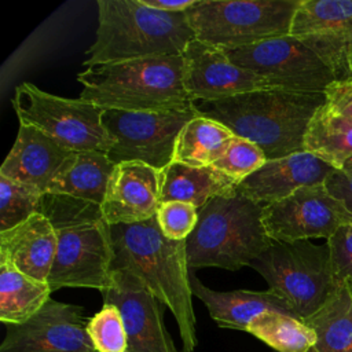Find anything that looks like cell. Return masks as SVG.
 Listing matches in <instances>:
<instances>
[{
	"instance_id": "obj_1",
	"label": "cell",
	"mask_w": 352,
	"mask_h": 352,
	"mask_svg": "<svg viewBox=\"0 0 352 352\" xmlns=\"http://www.w3.org/2000/svg\"><path fill=\"white\" fill-rule=\"evenodd\" d=\"M111 270L136 275L176 319L183 352L197 346L195 315L187 264L186 241L168 239L157 217L133 224L110 226Z\"/></svg>"
},
{
	"instance_id": "obj_2",
	"label": "cell",
	"mask_w": 352,
	"mask_h": 352,
	"mask_svg": "<svg viewBox=\"0 0 352 352\" xmlns=\"http://www.w3.org/2000/svg\"><path fill=\"white\" fill-rule=\"evenodd\" d=\"M324 103V92L270 88L195 106L201 116L254 143L267 160H276L304 151L309 122Z\"/></svg>"
},
{
	"instance_id": "obj_3",
	"label": "cell",
	"mask_w": 352,
	"mask_h": 352,
	"mask_svg": "<svg viewBox=\"0 0 352 352\" xmlns=\"http://www.w3.org/2000/svg\"><path fill=\"white\" fill-rule=\"evenodd\" d=\"M37 212L51 221L56 234V254L47 282L51 290L89 287L104 292L111 278L113 241L100 205L44 194Z\"/></svg>"
},
{
	"instance_id": "obj_4",
	"label": "cell",
	"mask_w": 352,
	"mask_h": 352,
	"mask_svg": "<svg viewBox=\"0 0 352 352\" xmlns=\"http://www.w3.org/2000/svg\"><path fill=\"white\" fill-rule=\"evenodd\" d=\"M98 29L84 66L183 55L195 38L186 12H164L142 0H98Z\"/></svg>"
},
{
	"instance_id": "obj_5",
	"label": "cell",
	"mask_w": 352,
	"mask_h": 352,
	"mask_svg": "<svg viewBox=\"0 0 352 352\" xmlns=\"http://www.w3.org/2000/svg\"><path fill=\"white\" fill-rule=\"evenodd\" d=\"M80 98L100 109L122 111L187 110L183 56H150L94 65L77 74Z\"/></svg>"
},
{
	"instance_id": "obj_6",
	"label": "cell",
	"mask_w": 352,
	"mask_h": 352,
	"mask_svg": "<svg viewBox=\"0 0 352 352\" xmlns=\"http://www.w3.org/2000/svg\"><path fill=\"white\" fill-rule=\"evenodd\" d=\"M263 208L238 188L213 197L198 209L197 226L186 239L188 268L236 271L250 265L272 243L263 224Z\"/></svg>"
},
{
	"instance_id": "obj_7",
	"label": "cell",
	"mask_w": 352,
	"mask_h": 352,
	"mask_svg": "<svg viewBox=\"0 0 352 352\" xmlns=\"http://www.w3.org/2000/svg\"><path fill=\"white\" fill-rule=\"evenodd\" d=\"M268 283V290L283 298L298 319L319 311L341 286L337 283L327 243L309 239L275 242L250 265Z\"/></svg>"
},
{
	"instance_id": "obj_8",
	"label": "cell",
	"mask_w": 352,
	"mask_h": 352,
	"mask_svg": "<svg viewBox=\"0 0 352 352\" xmlns=\"http://www.w3.org/2000/svg\"><path fill=\"white\" fill-rule=\"evenodd\" d=\"M301 0H198L186 12L197 40L236 50L290 34Z\"/></svg>"
},
{
	"instance_id": "obj_9",
	"label": "cell",
	"mask_w": 352,
	"mask_h": 352,
	"mask_svg": "<svg viewBox=\"0 0 352 352\" xmlns=\"http://www.w3.org/2000/svg\"><path fill=\"white\" fill-rule=\"evenodd\" d=\"M12 107L19 124L40 129L69 151L107 154L116 143L102 124L103 109L81 98H62L22 82L15 88Z\"/></svg>"
},
{
	"instance_id": "obj_10",
	"label": "cell",
	"mask_w": 352,
	"mask_h": 352,
	"mask_svg": "<svg viewBox=\"0 0 352 352\" xmlns=\"http://www.w3.org/2000/svg\"><path fill=\"white\" fill-rule=\"evenodd\" d=\"M197 116L195 103L187 110L168 111L103 109L102 124L116 142L107 155L114 164L139 161L162 170L173 161L183 126Z\"/></svg>"
},
{
	"instance_id": "obj_11",
	"label": "cell",
	"mask_w": 352,
	"mask_h": 352,
	"mask_svg": "<svg viewBox=\"0 0 352 352\" xmlns=\"http://www.w3.org/2000/svg\"><path fill=\"white\" fill-rule=\"evenodd\" d=\"M224 51L231 62L265 78L272 88L324 92L336 81L331 69L290 34Z\"/></svg>"
},
{
	"instance_id": "obj_12",
	"label": "cell",
	"mask_w": 352,
	"mask_h": 352,
	"mask_svg": "<svg viewBox=\"0 0 352 352\" xmlns=\"http://www.w3.org/2000/svg\"><path fill=\"white\" fill-rule=\"evenodd\" d=\"M351 221V213L324 184L301 187L263 208L264 228L275 242L329 239L341 226Z\"/></svg>"
},
{
	"instance_id": "obj_13",
	"label": "cell",
	"mask_w": 352,
	"mask_h": 352,
	"mask_svg": "<svg viewBox=\"0 0 352 352\" xmlns=\"http://www.w3.org/2000/svg\"><path fill=\"white\" fill-rule=\"evenodd\" d=\"M290 36L312 50L336 81L352 78V0H301Z\"/></svg>"
},
{
	"instance_id": "obj_14",
	"label": "cell",
	"mask_w": 352,
	"mask_h": 352,
	"mask_svg": "<svg viewBox=\"0 0 352 352\" xmlns=\"http://www.w3.org/2000/svg\"><path fill=\"white\" fill-rule=\"evenodd\" d=\"M82 307L50 298L30 319L6 324L0 352H98Z\"/></svg>"
},
{
	"instance_id": "obj_15",
	"label": "cell",
	"mask_w": 352,
	"mask_h": 352,
	"mask_svg": "<svg viewBox=\"0 0 352 352\" xmlns=\"http://www.w3.org/2000/svg\"><path fill=\"white\" fill-rule=\"evenodd\" d=\"M103 304L118 308L126 333V352H179L165 326L162 302L132 272L111 270Z\"/></svg>"
},
{
	"instance_id": "obj_16",
	"label": "cell",
	"mask_w": 352,
	"mask_h": 352,
	"mask_svg": "<svg viewBox=\"0 0 352 352\" xmlns=\"http://www.w3.org/2000/svg\"><path fill=\"white\" fill-rule=\"evenodd\" d=\"M182 56L184 88L192 103L272 88L265 78L231 62L223 48L197 38L190 41Z\"/></svg>"
},
{
	"instance_id": "obj_17",
	"label": "cell",
	"mask_w": 352,
	"mask_h": 352,
	"mask_svg": "<svg viewBox=\"0 0 352 352\" xmlns=\"http://www.w3.org/2000/svg\"><path fill=\"white\" fill-rule=\"evenodd\" d=\"M161 170L139 161L116 164L109 179L102 213L110 226L142 223L160 206Z\"/></svg>"
},
{
	"instance_id": "obj_18",
	"label": "cell",
	"mask_w": 352,
	"mask_h": 352,
	"mask_svg": "<svg viewBox=\"0 0 352 352\" xmlns=\"http://www.w3.org/2000/svg\"><path fill=\"white\" fill-rule=\"evenodd\" d=\"M334 170V166L304 150L282 158L267 160L236 188L243 197L265 206L289 197L301 187L324 184Z\"/></svg>"
},
{
	"instance_id": "obj_19",
	"label": "cell",
	"mask_w": 352,
	"mask_h": 352,
	"mask_svg": "<svg viewBox=\"0 0 352 352\" xmlns=\"http://www.w3.org/2000/svg\"><path fill=\"white\" fill-rule=\"evenodd\" d=\"M70 153L40 129L19 124L16 140L0 168V176L44 195Z\"/></svg>"
},
{
	"instance_id": "obj_20",
	"label": "cell",
	"mask_w": 352,
	"mask_h": 352,
	"mask_svg": "<svg viewBox=\"0 0 352 352\" xmlns=\"http://www.w3.org/2000/svg\"><path fill=\"white\" fill-rule=\"evenodd\" d=\"M56 245L51 221L36 212L23 223L0 232V260L36 280L48 282Z\"/></svg>"
},
{
	"instance_id": "obj_21",
	"label": "cell",
	"mask_w": 352,
	"mask_h": 352,
	"mask_svg": "<svg viewBox=\"0 0 352 352\" xmlns=\"http://www.w3.org/2000/svg\"><path fill=\"white\" fill-rule=\"evenodd\" d=\"M190 285L192 296L205 304L209 315L220 327L248 331L254 318L270 311L297 318L290 305L271 290L216 292L206 287L191 271Z\"/></svg>"
},
{
	"instance_id": "obj_22",
	"label": "cell",
	"mask_w": 352,
	"mask_h": 352,
	"mask_svg": "<svg viewBox=\"0 0 352 352\" xmlns=\"http://www.w3.org/2000/svg\"><path fill=\"white\" fill-rule=\"evenodd\" d=\"M114 166L106 153L72 151L47 194L67 195L102 205Z\"/></svg>"
},
{
	"instance_id": "obj_23",
	"label": "cell",
	"mask_w": 352,
	"mask_h": 352,
	"mask_svg": "<svg viewBox=\"0 0 352 352\" xmlns=\"http://www.w3.org/2000/svg\"><path fill=\"white\" fill-rule=\"evenodd\" d=\"M238 184L214 166H190L172 161L161 170L160 204L179 201L201 209L213 197L234 191Z\"/></svg>"
},
{
	"instance_id": "obj_24",
	"label": "cell",
	"mask_w": 352,
	"mask_h": 352,
	"mask_svg": "<svg viewBox=\"0 0 352 352\" xmlns=\"http://www.w3.org/2000/svg\"><path fill=\"white\" fill-rule=\"evenodd\" d=\"M47 282L36 280L0 260V320L19 324L37 314L51 298Z\"/></svg>"
},
{
	"instance_id": "obj_25",
	"label": "cell",
	"mask_w": 352,
	"mask_h": 352,
	"mask_svg": "<svg viewBox=\"0 0 352 352\" xmlns=\"http://www.w3.org/2000/svg\"><path fill=\"white\" fill-rule=\"evenodd\" d=\"M234 133L220 122L197 116L177 136L173 161L190 166H212L226 153Z\"/></svg>"
},
{
	"instance_id": "obj_26",
	"label": "cell",
	"mask_w": 352,
	"mask_h": 352,
	"mask_svg": "<svg viewBox=\"0 0 352 352\" xmlns=\"http://www.w3.org/2000/svg\"><path fill=\"white\" fill-rule=\"evenodd\" d=\"M304 150L336 169L342 168L352 158V124L324 103L309 122Z\"/></svg>"
},
{
	"instance_id": "obj_27",
	"label": "cell",
	"mask_w": 352,
	"mask_h": 352,
	"mask_svg": "<svg viewBox=\"0 0 352 352\" xmlns=\"http://www.w3.org/2000/svg\"><path fill=\"white\" fill-rule=\"evenodd\" d=\"M316 334L318 352H352V294L341 285L330 300L304 320Z\"/></svg>"
},
{
	"instance_id": "obj_28",
	"label": "cell",
	"mask_w": 352,
	"mask_h": 352,
	"mask_svg": "<svg viewBox=\"0 0 352 352\" xmlns=\"http://www.w3.org/2000/svg\"><path fill=\"white\" fill-rule=\"evenodd\" d=\"M248 333L278 352H308L316 344L315 331L304 320L274 311L254 318Z\"/></svg>"
},
{
	"instance_id": "obj_29",
	"label": "cell",
	"mask_w": 352,
	"mask_h": 352,
	"mask_svg": "<svg viewBox=\"0 0 352 352\" xmlns=\"http://www.w3.org/2000/svg\"><path fill=\"white\" fill-rule=\"evenodd\" d=\"M43 194L0 176V232L14 228L38 210Z\"/></svg>"
},
{
	"instance_id": "obj_30",
	"label": "cell",
	"mask_w": 352,
	"mask_h": 352,
	"mask_svg": "<svg viewBox=\"0 0 352 352\" xmlns=\"http://www.w3.org/2000/svg\"><path fill=\"white\" fill-rule=\"evenodd\" d=\"M87 330L98 352H126L124 320L116 305L103 304L89 319Z\"/></svg>"
},
{
	"instance_id": "obj_31",
	"label": "cell",
	"mask_w": 352,
	"mask_h": 352,
	"mask_svg": "<svg viewBox=\"0 0 352 352\" xmlns=\"http://www.w3.org/2000/svg\"><path fill=\"white\" fill-rule=\"evenodd\" d=\"M267 158L254 143L234 135L226 153L212 166L227 175L236 184L265 164Z\"/></svg>"
},
{
	"instance_id": "obj_32",
	"label": "cell",
	"mask_w": 352,
	"mask_h": 352,
	"mask_svg": "<svg viewBox=\"0 0 352 352\" xmlns=\"http://www.w3.org/2000/svg\"><path fill=\"white\" fill-rule=\"evenodd\" d=\"M155 217L168 239L186 241L197 226L198 209L191 204L168 201L160 204Z\"/></svg>"
},
{
	"instance_id": "obj_33",
	"label": "cell",
	"mask_w": 352,
	"mask_h": 352,
	"mask_svg": "<svg viewBox=\"0 0 352 352\" xmlns=\"http://www.w3.org/2000/svg\"><path fill=\"white\" fill-rule=\"evenodd\" d=\"M326 243L330 249V260L334 278L338 285L352 280V221L341 226Z\"/></svg>"
},
{
	"instance_id": "obj_34",
	"label": "cell",
	"mask_w": 352,
	"mask_h": 352,
	"mask_svg": "<svg viewBox=\"0 0 352 352\" xmlns=\"http://www.w3.org/2000/svg\"><path fill=\"white\" fill-rule=\"evenodd\" d=\"M327 191L337 198L352 216V158L336 169L324 183Z\"/></svg>"
},
{
	"instance_id": "obj_35",
	"label": "cell",
	"mask_w": 352,
	"mask_h": 352,
	"mask_svg": "<svg viewBox=\"0 0 352 352\" xmlns=\"http://www.w3.org/2000/svg\"><path fill=\"white\" fill-rule=\"evenodd\" d=\"M326 104L352 124V78L334 81L324 91Z\"/></svg>"
},
{
	"instance_id": "obj_36",
	"label": "cell",
	"mask_w": 352,
	"mask_h": 352,
	"mask_svg": "<svg viewBox=\"0 0 352 352\" xmlns=\"http://www.w3.org/2000/svg\"><path fill=\"white\" fill-rule=\"evenodd\" d=\"M142 3L164 12H187L198 0H142Z\"/></svg>"
},
{
	"instance_id": "obj_37",
	"label": "cell",
	"mask_w": 352,
	"mask_h": 352,
	"mask_svg": "<svg viewBox=\"0 0 352 352\" xmlns=\"http://www.w3.org/2000/svg\"><path fill=\"white\" fill-rule=\"evenodd\" d=\"M346 285H348V287H349V292H351V294H352V280L346 282Z\"/></svg>"
},
{
	"instance_id": "obj_38",
	"label": "cell",
	"mask_w": 352,
	"mask_h": 352,
	"mask_svg": "<svg viewBox=\"0 0 352 352\" xmlns=\"http://www.w3.org/2000/svg\"><path fill=\"white\" fill-rule=\"evenodd\" d=\"M308 352H318V351H316V349H315V348H311V349H309V351H308Z\"/></svg>"
}]
</instances>
